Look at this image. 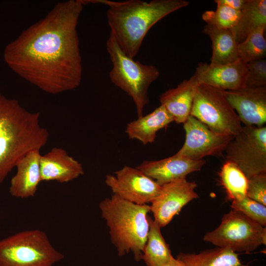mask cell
I'll return each mask as SVG.
<instances>
[{"label":"cell","instance_id":"obj_18","mask_svg":"<svg viewBox=\"0 0 266 266\" xmlns=\"http://www.w3.org/2000/svg\"><path fill=\"white\" fill-rule=\"evenodd\" d=\"M198 83L193 74L184 80L176 87L168 89L159 97L164 106L177 123H184L190 115L192 103Z\"/></svg>","mask_w":266,"mask_h":266},{"label":"cell","instance_id":"obj_6","mask_svg":"<svg viewBox=\"0 0 266 266\" xmlns=\"http://www.w3.org/2000/svg\"><path fill=\"white\" fill-rule=\"evenodd\" d=\"M64 258L39 230L20 232L0 240V266H53Z\"/></svg>","mask_w":266,"mask_h":266},{"label":"cell","instance_id":"obj_3","mask_svg":"<svg viewBox=\"0 0 266 266\" xmlns=\"http://www.w3.org/2000/svg\"><path fill=\"white\" fill-rule=\"evenodd\" d=\"M49 136L39 112H30L18 100L0 94V184L27 153L44 146Z\"/></svg>","mask_w":266,"mask_h":266},{"label":"cell","instance_id":"obj_2","mask_svg":"<svg viewBox=\"0 0 266 266\" xmlns=\"http://www.w3.org/2000/svg\"><path fill=\"white\" fill-rule=\"evenodd\" d=\"M89 3L107 6L106 16L110 34L129 57L134 59L150 29L170 13L187 6L185 0H81Z\"/></svg>","mask_w":266,"mask_h":266},{"label":"cell","instance_id":"obj_31","mask_svg":"<svg viewBox=\"0 0 266 266\" xmlns=\"http://www.w3.org/2000/svg\"><path fill=\"white\" fill-rule=\"evenodd\" d=\"M160 266H186L180 260L174 258L173 257L167 262Z\"/></svg>","mask_w":266,"mask_h":266},{"label":"cell","instance_id":"obj_24","mask_svg":"<svg viewBox=\"0 0 266 266\" xmlns=\"http://www.w3.org/2000/svg\"><path fill=\"white\" fill-rule=\"evenodd\" d=\"M219 176L229 199L239 200L246 196L248 179L235 164L226 161L222 166Z\"/></svg>","mask_w":266,"mask_h":266},{"label":"cell","instance_id":"obj_13","mask_svg":"<svg viewBox=\"0 0 266 266\" xmlns=\"http://www.w3.org/2000/svg\"><path fill=\"white\" fill-rule=\"evenodd\" d=\"M222 92L244 125L264 126L266 122V87Z\"/></svg>","mask_w":266,"mask_h":266},{"label":"cell","instance_id":"obj_4","mask_svg":"<svg viewBox=\"0 0 266 266\" xmlns=\"http://www.w3.org/2000/svg\"><path fill=\"white\" fill-rule=\"evenodd\" d=\"M99 208L118 255L132 252L135 261L141 260L149 228L150 205L136 204L113 194L102 200Z\"/></svg>","mask_w":266,"mask_h":266},{"label":"cell","instance_id":"obj_14","mask_svg":"<svg viewBox=\"0 0 266 266\" xmlns=\"http://www.w3.org/2000/svg\"><path fill=\"white\" fill-rule=\"evenodd\" d=\"M246 74V64L239 59L221 65L199 63L194 75L198 84L221 90L233 91L245 87Z\"/></svg>","mask_w":266,"mask_h":266},{"label":"cell","instance_id":"obj_22","mask_svg":"<svg viewBox=\"0 0 266 266\" xmlns=\"http://www.w3.org/2000/svg\"><path fill=\"white\" fill-rule=\"evenodd\" d=\"M261 27H266V0H247L237 24L232 29L238 44Z\"/></svg>","mask_w":266,"mask_h":266},{"label":"cell","instance_id":"obj_1","mask_svg":"<svg viewBox=\"0 0 266 266\" xmlns=\"http://www.w3.org/2000/svg\"><path fill=\"white\" fill-rule=\"evenodd\" d=\"M81 0L59 2L6 48V62L20 77L57 94L77 88L82 77L77 27Z\"/></svg>","mask_w":266,"mask_h":266},{"label":"cell","instance_id":"obj_17","mask_svg":"<svg viewBox=\"0 0 266 266\" xmlns=\"http://www.w3.org/2000/svg\"><path fill=\"white\" fill-rule=\"evenodd\" d=\"M40 150H33L27 153L17 163L16 174L12 177L9 189V194L20 199L34 196L41 181Z\"/></svg>","mask_w":266,"mask_h":266},{"label":"cell","instance_id":"obj_27","mask_svg":"<svg viewBox=\"0 0 266 266\" xmlns=\"http://www.w3.org/2000/svg\"><path fill=\"white\" fill-rule=\"evenodd\" d=\"M232 209L239 211L261 226L266 225V206L246 196L239 200L232 201Z\"/></svg>","mask_w":266,"mask_h":266},{"label":"cell","instance_id":"obj_23","mask_svg":"<svg viewBox=\"0 0 266 266\" xmlns=\"http://www.w3.org/2000/svg\"><path fill=\"white\" fill-rule=\"evenodd\" d=\"M149 224L142 260L147 266H160L172 257L169 245L164 239L159 224L148 216Z\"/></svg>","mask_w":266,"mask_h":266},{"label":"cell","instance_id":"obj_29","mask_svg":"<svg viewBox=\"0 0 266 266\" xmlns=\"http://www.w3.org/2000/svg\"><path fill=\"white\" fill-rule=\"evenodd\" d=\"M246 196L266 206V173L248 179Z\"/></svg>","mask_w":266,"mask_h":266},{"label":"cell","instance_id":"obj_12","mask_svg":"<svg viewBox=\"0 0 266 266\" xmlns=\"http://www.w3.org/2000/svg\"><path fill=\"white\" fill-rule=\"evenodd\" d=\"M159 195L150 203L154 220L161 228L168 224L188 202L199 197L197 184L183 178L161 186Z\"/></svg>","mask_w":266,"mask_h":266},{"label":"cell","instance_id":"obj_21","mask_svg":"<svg viewBox=\"0 0 266 266\" xmlns=\"http://www.w3.org/2000/svg\"><path fill=\"white\" fill-rule=\"evenodd\" d=\"M176 258L186 266H248L242 264L237 253L218 247L198 254L181 252Z\"/></svg>","mask_w":266,"mask_h":266},{"label":"cell","instance_id":"obj_11","mask_svg":"<svg viewBox=\"0 0 266 266\" xmlns=\"http://www.w3.org/2000/svg\"><path fill=\"white\" fill-rule=\"evenodd\" d=\"M183 127L185 140L176 154L191 160L221 155L233 136L215 132L191 115L183 123Z\"/></svg>","mask_w":266,"mask_h":266},{"label":"cell","instance_id":"obj_15","mask_svg":"<svg viewBox=\"0 0 266 266\" xmlns=\"http://www.w3.org/2000/svg\"><path fill=\"white\" fill-rule=\"evenodd\" d=\"M203 160H194L175 154L158 160H146L136 167L159 185L183 178L199 171L205 164Z\"/></svg>","mask_w":266,"mask_h":266},{"label":"cell","instance_id":"obj_30","mask_svg":"<svg viewBox=\"0 0 266 266\" xmlns=\"http://www.w3.org/2000/svg\"><path fill=\"white\" fill-rule=\"evenodd\" d=\"M247 0H215L217 4H222L235 10L241 11L245 6Z\"/></svg>","mask_w":266,"mask_h":266},{"label":"cell","instance_id":"obj_20","mask_svg":"<svg viewBox=\"0 0 266 266\" xmlns=\"http://www.w3.org/2000/svg\"><path fill=\"white\" fill-rule=\"evenodd\" d=\"M203 32L210 38L212 53L210 64L221 65L233 63L239 60L238 43L232 29H220L207 25Z\"/></svg>","mask_w":266,"mask_h":266},{"label":"cell","instance_id":"obj_7","mask_svg":"<svg viewBox=\"0 0 266 266\" xmlns=\"http://www.w3.org/2000/svg\"><path fill=\"white\" fill-rule=\"evenodd\" d=\"M203 239L235 253H249L266 244V229L242 213L232 209L223 216L220 225L207 233Z\"/></svg>","mask_w":266,"mask_h":266},{"label":"cell","instance_id":"obj_5","mask_svg":"<svg viewBox=\"0 0 266 266\" xmlns=\"http://www.w3.org/2000/svg\"><path fill=\"white\" fill-rule=\"evenodd\" d=\"M106 47L112 63L110 80L132 98L138 117L142 116L149 102V88L159 77V69L153 65L142 64L128 56L110 34Z\"/></svg>","mask_w":266,"mask_h":266},{"label":"cell","instance_id":"obj_25","mask_svg":"<svg viewBox=\"0 0 266 266\" xmlns=\"http://www.w3.org/2000/svg\"><path fill=\"white\" fill-rule=\"evenodd\" d=\"M266 27H261L250 33L246 38L238 44L239 59L244 63L265 59L266 56V40L264 35Z\"/></svg>","mask_w":266,"mask_h":266},{"label":"cell","instance_id":"obj_8","mask_svg":"<svg viewBox=\"0 0 266 266\" xmlns=\"http://www.w3.org/2000/svg\"><path fill=\"white\" fill-rule=\"evenodd\" d=\"M190 115L215 132L234 136L242 126L221 90L198 84Z\"/></svg>","mask_w":266,"mask_h":266},{"label":"cell","instance_id":"obj_26","mask_svg":"<svg viewBox=\"0 0 266 266\" xmlns=\"http://www.w3.org/2000/svg\"><path fill=\"white\" fill-rule=\"evenodd\" d=\"M241 11L226 5L217 4L215 10H206L202 14V20L207 25L220 29H232L237 24Z\"/></svg>","mask_w":266,"mask_h":266},{"label":"cell","instance_id":"obj_19","mask_svg":"<svg viewBox=\"0 0 266 266\" xmlns=\"http://www.w3.org/2000/svg\"><path fill=\"white\" fill-rule=\"evenodd\" d=\"M173 121L172 116L160 104L151 113L128 123L125 133L130 139L144 145L151 144L155 141L157 133Z\"/></svg>","mask_w":266,"mask_h":266},{"label":"cell","instance_id":"obj_9","mask_svg":"<svg viewBox=\"0 0 266 266\" xmlns=\"http://www.w3.org/2000/svg\"><path fill=\"white\" fill-rule=\"evenodd\" d=\"M226 159L235 164L247 179L266 173V127L242 126L225 151Z\"/></svg>","mask_w":266,"mask_h":266},{"label":"cell","instance_id":"obj_16","mask_svg":"<svg viewBox=\"0 0 266 266\" xmlns=\"http://www.w3.org/2000/svg\"><path fill=\"white\" fill-rule=\"evenodd\" d=\"M41 181H56L64 183L82 175V165L69 156L62 148L54 147L41 156L40 161Z\"/></svg>","mask_w":266,"mask_h":266},{"label":"cell","instance_id":"obj_10","mask_svg":"<svg viewBox=\"0 0 266 266\" xmlns=\"http://www.w3.org/2000/svg\"><path fill=\"white\" fill-rule=\"evenodd\" d=\"M105 183L113 194L138 205L151 203L161 187L137 167L128 166L115 171L114 175L107 174Z\"/></svg>","mask_w":266,"mask_h":266},{"label":"cell","instance_id":"obj_28","mask_svg":"<svg viewBox=\"0 0 266 266\" xmlns=\"http://www.w3.org/2000/svg\"><path fill=\"white\" fill-rule=\"evenodd\" d=\"M247 74L245 87H266V60L254 61L246 64Z\"/></svg>","mask_w":266,"mask_h":266}]
</instances>
